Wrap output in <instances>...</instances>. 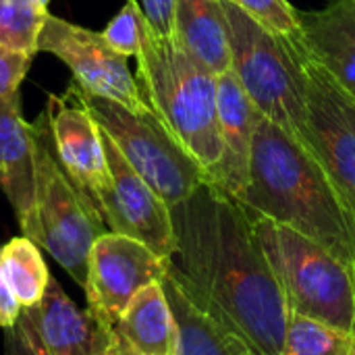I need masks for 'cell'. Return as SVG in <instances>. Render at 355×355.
I'll list each match as a JSON object with an SVG mask.
<instances>
[{
    "label": "cell",
    "mask_w": 355,
    "mask_h": 355,
    "mask_svg": "<svg viewBox=\"0 0 355 355\" xmlns=\"http://www.w3.org/2000/svg\"><path fill=\"white\" fill-rule=\"evenodd\" d=\"M171 214L173 277L204 312L260 354L283 355L289 310L241 202L204 183Z\"/></svg>",
    "instance_id": "6da1fadb"
},
{
    "label": "cell",
    "mask_w": 355,
    "mask_h": 355,
    "mask_svg": "<svg viewBox=\"0 0 355 355\" xmlns=\"http://www.w3.org/2000/svg\"><path fill=\"white\" fill-rule=\"evenodd\" d=\"M243 208L287 225L355 268V225L320 160L293 135L258 116Z\"/></svg>",
    "instance_id": "7a4b0ae2"
},
{
    "label": "cell",
    "mask_w": 355,
    "mask_h": 355,
    "mask_svg": "<svg viewBox=\"0 0 355 355\" xmlns=\"http://www.w3.org/2000/svg\"><path fill=\"white\" fill-rule=\"evenodd\" d=\"M137 81L152 112L181 148L214 179L223 160L218 135V77L191 60L173 37L156 33L141 19Z\"/></svg>",
    "instance_id": "3957f363"
},
{
    "label": "cell",
    "mask_w": 355,
    "mask_h": 355,
    "mask_svg": "<svg viewBox=\"0 0 355 355\" xmlns=\"http://www.w3.org/2000/svg\"><path fill=\"white\" fill-rule=\"evenodd\" d=\"M229 23L231 71L256 110L310 150L306 116V50L283 37L239 6L223 0Z\"/></svg>",
    "instance_id": "277c9868"
},
{
    "label": "cell",
    "mask_w": 355,
    "mask_h": 355,
    "mask_svg": "<svg viewBox=\"0 0 355 355\" xmlns=\"http://www.w3.org/2000/svg\"><path fill=\"white\" fill-rule=\"evenodd\" d=\"M248 214L287 310L355 333L354 270L304 233L262 214Z\"/></svg>",
    "instance_id": "5b68a950"
},
{
    "label": "cell",
    "mask_w": 355,
    "mask_h": 355,
    "mask_svg": "<svg viewBox=\"0 0 355 355\" xmlns=\"http://www.w3.org/2000/svg\"><path fill=\"white\" fill-rule=\"evenodd\" d=\"M35 141V204L31 241L42 245L69 277L85 289L89 252L106 233L98 210L60 166L44 112L31 125Z\"/></svg>",
    "instance_id": "8992f818"
},
{
    "label": "cell",
    "mask_w": 355,
    "mask_h": 355,
    "mask_svg": "<svg viewBox=\"0 0 355 355\" xmlns=\"http://www.w3.org/2000/svg\"><path fill=\"white\" fill-rule=\"evenodd\" d=\"M67 92L94 116L133 171L168 208L183 204L208 183L206 171L181 148L152 110L133 112L116 102L92 96L75 83Z\"/></svg>",
    "instance_id": "52a82bcc"
},
{
    "label": "cell",
    "mask_w": 355,
    "mask_h": 355,
    "mask_svg": "<svg viewBox=\"0 0 355 355\" xmlns=\"http://www.w3.org/2000/svg\"><path fill=\"white\" fill-rule=\"evenodd\" d=\"M37 50L62 60L73 73V83L83 92L116 102L133 112L152 110L139 81L129 71L127 56L114 52L102 33L48 15Z\"/></svg>",
    "instance_id": "ba28073f"
},
{
    "label": "cell",
    "mask_w": 355,
    "mask_h": 355,
    "mask_svg": "<svg viewBox=\"0 0 355 355\" xmlns=\"http://www.w3.org/2000/svg\"><path fill=\"white\" fill-rule=\"evenodd\" d=\"M304 71L310 152L329 173L355 225V100L308 52Z\"/></svg>",
    "instance_id": "9c48e42d"
},
{
    "label": "cell",
    "mask_w": 355,
    "mask_h": 355,
    "mask_svg": "<svg viewBox=\"0 0 355 355\" xmlns=\"http://www.w3.org/2000/svg\"><path fill=\"white\" fill-rule=\"evenodd\" d=\"M171 260L158 256L146 243L106 231L102 233L87 264V308L112 331L131 300L152 283H162Z\"/></svg>",
    "instance_id": "30bf717a"
},
{
    "label": "cell",
    "mask_w": 355,
    "mask_h": 355,
    "mask_svg": "<svg viewBox=\"0 0 355 355\" xmlns=\"http://www.w3.org/2000/svg\"><path fill=\"white\" fill-rule=\"evenodd\" d=\"M102 139L110 171V187L100 202L104 225L108 231L129 235L171 260L177 252V235L168 204L133 171L104 131Z\"/></svg>",
    "instance_id": "8fae6325"
},
{
    "label": "cell",
    "mask_w": 355,
    "mask_h": 355,
    "mask_svg": "<svg viewBox=\"0 0 355 355\" xmlns=\"http://www.w3.org/2000/svg\"><path fill=\"white\" fill-rule=\"evenodd\" d=\"M52 150L83 198L98 210L110 187L102 129L94 116L67 92L50 96L44 110Z\"/></svg>",
    "instance_id": "7c38bea8"
},
{
    "label": "cell",
    "mask_w": 355,
    "mask_h": 355,
    "mask_svg": "<svg viewBox=\"0 0 355 355\" xmlns=\"http://www.w3.org/2000/svg\"><path fill=\"white\" fill-rule=\"evenodd\" d=\"M46 355H106L112 331L87 308L81 310L50 277L42 302L23 310Z\"/></svg>",
    "instance_id": "4fadbf2b"
},
{
    "label": "cell",
    "mask_w": 355,
    "mask_h": 355,
    "mask_svg": "<svg viewBox=\"0 0 355 355\" xmlns=\"http://www.w3.org/2000/svg\"><path fill=\"white\" fill-rule=\"evenodd\" d=\"M218 135L223 146V160L214 175L212 185L223 189L225 193L239 200L245 191L250 179V158L254 131L260 112L243 92L239 79L233 71L218 75Z\"/></svg>",
    "instance_id": "5bb4252c"
},
{
    "label": "cell",
    "mask_w": 355,
    "mask_h": 355,
    "mask_svg": "<svg viewBox=\"0 0 355 355\" xmlns=\"http://www.w3.org/2000/svg\"><path fill=\"white\" fill-rule=\"evenodd\" d=\"M0 189L10 202L25 237L33 233L35 141L33 127L23 119L19 94L0 98Z\"/></svg>",
    "instance_id": "9a60e30c"
},
{
    "label": "cell",
    "mask_w": 355,
    "mask_h": 355,
    "mask_svg": "<svg viewBox=\"0 0 355 355\" xmlns=\"http://www.w3.org/2000/svg\"><path fill=\"white\" fill-rule=\"evenodd\" d=\"M300 29L306 52L355 100V0L300 12Z\"/></svg>",
    "instance_id": "2e32d148"
},
{
    "label": "cell",
    "mask_w": 355,
    "mask_h": 355,
    "mask_svg": "<svg viewBox=\"0 0 355 355\" xmlns=\"http://www.w3.org/2000/svg\"><path fill=\"white\" fill-rule=\"evenodd\" d=\"M162 287L177 322V355H264L245 337L204 312L173 277L171 266Z\"/></svg>",
    "instance_id": "e0dca14e"
},
{
    "label": "cell",
    "mask_w": 355,
    "mask_h": 355,
    "mask_svg": "<svg viewBox=\"0 0 355 355\" xmlns=\"http://www.w3.org/2000/svg\"><path fill=\"white\" fill-rule=\"evenodd\" d=\"M173 40L212 75L231 71L229 23L223 0H177Z\"/></svg>",
    "instance_id": "ac0fdd59"
},
{
    "label": "cell",
    "mask_w": 355,
    "mask_h": 355,
    "mask_svg": "<svg viewBox=\"0 0 355 355\" xmlns=\"http://www.w3.org/2000/svg\"><path fill=\"white\" fill-rule=\"evenodd\" d=\"M129 355H177V322L162 283L141 289L112 327Z\"/></svg>",
    "instance_id": "d6986e66"
},
{
    "label": "cell",
    "mask_w": 355,
    "mask_h": 355,
    "mask_svg": "<svg viewBox=\"0 0 355 355\" xmlns=\"http://www.w3.org/2000/svg\"><path fill=\"white\" fill-rule=\"evenodd\" d=\"M0 258H2L6 279L21 308L27 310V308L37 306L52 277L37 250V243L25 235L12 237L8 243L0 248Z\"/></svg>",
    "instance_id": "ffe728a7"
},
{
    "label": "cell",
    "mask_w": 355,
    "mask_h": 355,
    "mask_svg": "<svg viewBox=\"0 0 355 355\" xmlns=\"http://www.w3.org/2000/svg\"><path fill=\"white\" fill-rule=\"evenodd\" d=\"M283 355H355V333L289 312Z\"/></svg>",
    "instance_id": "44dd1931"
},
{
    "label": "cell",
    "mask_w": 355,
    "mask_h": 355,
    "mask_svg": "<svg viewBox=\"0 0 355 355\" xmlns=\"http://www.w3.org/2000/svg\"><path fill=\"white\" fill-rule=\"evenodd\" d=\"M48 15L35 0H0V46L35 56Z\"/></svg>",
    "instance_id": "7402d4cb"
},
{
    "label": "cell",
    "mask_w": 355,
    "mask_h": 355,
    "mask_svg": "<svg viewBox=\"0 0 355 355\" xmlns=\"http://www.w3.org/2000/svg\"><path fill=\"white\" fill-rule=\"evenodd\" d=\"M241 10H245L250 17H254L258 23L268 27L270 31L289 37L300 40V10H295L289 0H227Z\"/></svg>",
    "instance_id": "603a6c76"
},
{
    "label": "cell",
    "mask_w": 355,
    "mask_h": 355,
    "mask_svg": "<svg viewBox=\"0 0 355 355\" xmlns=\"http://www.w3.org/2000/svg\"><path fill=\"white\" fill-rule=\"evenodd\" d=\"M141 19H144V10L139 2L127 0L125 6L112 17V21L100 33L114 52L127 58L135 56L141 46Z\"/></svg>",
    "instance_id": "cb8c5ba5"
},
{
    "label": "cell",
    "mask_w": 355,
    "mask_h": 355,
    "mask_svg": "<svg viewBox=\"0 0 355 355\" xmlns=\"http://www.w3.org/2000/svg\"><path fill=\"white\" fill-rule=\"evenodd\" d=\"M31 62H33L31 54L15 52L0 46V98L19 94V85L25 79Z\"/></svg>",
    "instance_id": "d4e9b609"
},
{
    "label": "cell",
    "mask_w": 355,
    "mask_h": 355,
    "mask_svg": "<svg viewBox=\"0 0 355 355\" xmlns=\"http://www.w3.org/2000/svg\"><path fill=\"white\" fill-rule=\"evenodd\" d=\"M177 0H141V10L150 27L162 37H173Z\"/></svg>",
    "instance_id": "484cf974"
},
{
    "label": "cell",
    "mask_w": 355,
    "mask_h": 355,
    "mask_svg": "<svg viewBox=\"0 0 355 355\" xmlns=\"http://www.w3.org/2000/svg\"><path fill=\"white\" fill-rule=\"evenodd\" d=\"M8 339H6V355H46L29 320L21 314L19 322L15 324V329L6 331Z\"/></svg>",
    "instance_id": "4316f807"
},
{
    "label": "cell",
    "mask_w": 355,
    "mask_h": 355,
    "mask_svg": "<svg viewBox=\"0 0 355 355\" xmlns=\"http://www.w3.org/2000/svg\"><path fill=\"white\" fill-rule=\"evenodd\" d=\"M23 314V308L6 279V272H4V266H2V258H0V327L4 331H10L15 329V324L19 322Z\"/></svg>",
    "instance_id": "83f0119b"
},
{
    "label": "cell",
    "mask_w": 355,
    "mask_h": 355,
    "mask_svg": "<svg viewBox=\"0 0 355 355\" xmlns=\"http://www.w3.org/2000/svg\"><path fill=\"white\" fill-rule=\"evenodd\" d=\"M106 355H129L123 347H121V343L114 339V335H112V341H110V347H108V352Z\"/></svg>",
    "instance_id": "f1b7e54d"
},
{
    "label": "cell",
    "mask_w": 355,
    "mask_h": 355,
    "mask_svg": "<svg viewBox=\"0 0 355 355\" xmlns=\"http://www.w3.org/2000/svg\"><path fill=\"white\" fill-rule=\"evenodd\" d=\"M35 2H37V4H42V6H46V8H48V2H50V0H35Z\"/></svg>",
    "instance_id": "f546056e"
},
{
    "label": "cell",
    "mask_w": 355,
    "mask_h": 355,
    "mask_svg": "<svg viewBox=\"0 0 355 355\" xmlns=\"http://www.w3.org/2000/svg\"><path fill=\"white\" fill-rule=\"evenodd\" d=\"M354 279H355V268H354Z\"/></svg>",
    "instance_id": "4dcf8cb0"
}]
</instances>
